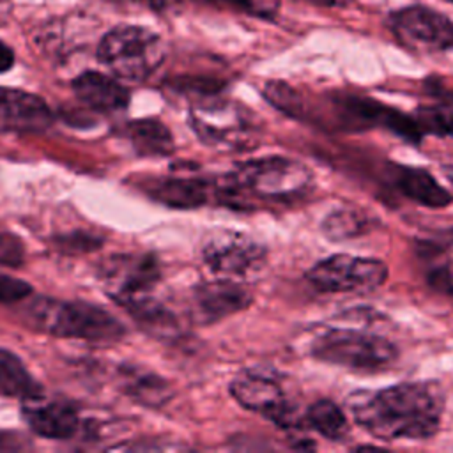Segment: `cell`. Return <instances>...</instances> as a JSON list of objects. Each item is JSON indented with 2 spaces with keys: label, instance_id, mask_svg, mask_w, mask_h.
I'll return each mask as SVG.
<instances>
[{
  "label": "cell",
  "instance_id": "6da1fadb",
  "mask_svg": "<svg viewBox=\"0 0 453 453\" xmlns=\"http://www.w3.org/2000/svg\"><path fill=\"white\" fill-rule=\"evenodd\" d=\"M361 428L377 439H428L441 425L442 396L425 382H402L379 391H356L347 398Z\"/></svg>",
  "mask_w": 453,
  "mask_h": 453
},
{
  "label": "cell",
  "instance_id": "7a4b0ae2",
  "mask_svg": "<svg viewBox=\"0 0 453 453\" xmlns=\"http://www.w3.org/2000/svg\"><path fill=\"white\" fill-rule=\"evenodd\" d=\"M27 322L35 329L62 338L85 342H119L126 329L106 310L81 303L37 297L25 308Z\"/></svg>",
  "mask_w": 453,
  "mask_h": 453
},
{
  "label": "cell",
  "instance_id": "3957f363",
  "mask_svg": "<svg viewBox=\"0 0 453 453\" xmlns=\"http://www.w3.org/2000/svg\"><path fill=\"white\" fill-rule=\"evenodd\" d=\"M311 182V172L299 161L269 156L244 161L226 175L228 193L262 200H292L301 196Z\"/></svg>",
  "mask_w": 453,
  "mask_h": 453
},
{
  "label": "cell",
  "instance_id": "277c9868",
  "mask_svg": "<svg viewBox=\"0 0 453 453\" xmlns=\"http://www.w3.org/2000/svg\"><path fill=\"white\" fill-rule=\"evenodd\" d=\"M97 58L115 76L142 81L163 62L165 46L161 37L145 27L120 25L104 34Z\"/></svg>",
  "mask_w": 453,
  "mask_h": 453
},
{
  "label": "cell",
  "instance_id": "5b68a950",
  "mask_svg": "<svg viewBox=\"0 0 453 453\" xmlns=\"http://www.w3.org/2000/svg\"><path fill=\"white\" fill-rule=\"evenodd\" d=\"M311 354L320 361L365 372L384 370L398 356L389 340L345 327H329L319 334L311 343Z\"/></svg>",
  "mask_w": 453,
  "mask_h": 453
},
{
  "label": "cell",
  "instance_id": "8992f818",
  "mask_svg": "<svg viewBox=\"0 0 453 453\" xmlns=\"http://www.w3.org/2000/svg\"><path fill=\"white\" fill-rule=\"evenodd\" d=\"M189 124L203 143L221 150L250 149L257 134L250 111L237 103L223 99L195 103L189 110Z\"/></svg>",
  "mask_w": 453,
  "mask_h": 453
},
{
  "label": "cell",
  "instance_id": "52a82bcc",
  "mask_svg": "<svg viewBox=\"0 0 453 453\" xmlns=\"http://www.w3.org/2000/svg\"><path fill=\"white\" fill-rule=\"evenodd\" d=\"M306 278L322 292H368L384 285L388 265L377 258L336 253L317 262Z\"/></svg>",
  "mask_w": 453,
  "mask_h": 453
},
{
  "label": "cell",
  "instance_id": "ba28073f",
  "mask_svg": "<svg viewBox=\"0 0 453 453\" xmlns=\"http://www.w3.org/2000/svg\"><path fill=\"white\" fill-rule=\"evenodd\" d=\"M202 255L212 273L228 280L248 278L260 271L265 260V248L246 234L219 228L205 237Z\"/></svg>",
  "mask_w": 453,
  "mask_h": 453
},
{
  "label": "cell",
  "instance_id": "9c48e42d",
  "mask_svg": "<svg viewBox=\"0 0 453 453\" xmlns=\"http://www.w3.org/2000/svg\"><path fill=\"white\" fill-rule=\"evenodd\" d=\"M389 27L400 44L412 51L453 48V21L426 5H407L389 16Z\"/></svg>",
  "mask_w": 453,
  "mask_h": 453
},
{
  "label": "cell",
  "instance_id": "30bf717a",
  "mask_svg": "<svg viewBox=\"0 0 453 453\" xmlns=\"http://www.w3.org/2000/svg\"><path fill=\"white\" fill-rule=\"evenodd\" d=\"M232 396L248 411L264 414L278 426H296V409L287 402L281 384L267 372L248 368L230 382Z\"/></svg>",
  "mask_w": 453,
  "mask_h": 453
},
{
  "label": "cell",
  "instance_id": "8fae6325",
  "mask_svg": "<svg viewBox=\"0 0 453 453\" xmlns=\"http://www.w3.org/2000/svg\"><path fill=\"white\" fill-rule=\"evenodd\" d=\"M101 274L113 299L122 304L149 294L159 280V265L149 255H117L103 264Z\"/></svg>",
  "mask_w": 453,
  "mask_h": 453
},
{
  "label": "cell",
  "instance_id": "7c38bea8",
  "mask_svg": "<svg viewBox=\"0 0 453 453\" xmlns=\"http://www.w3.org/2000/svg\"><path fill=\"white\" fill-rule=\"evenodd\" d=\"M53 115L42 97L19 88L0 87V131L35 133L51 126Z\"/></svg>",
  "mask_w": 453,
  "mask_h": 453
},
{
  "label": "cell",
  "instance_id": "4fadbf2b",
  "mask_svg": "<svg viewBox=\"0 0 453 453\" xmlns=\"http://www.w3.org/2000/svg\"><path fill=\"white\" fill-rule=\"evenodd\" d=\"M195 311L200 322L211 324L250 306L251 294L232 280L202 283L193 292Z\"/></svg>",
  "mask_w": 453,
  "mask_h": 453
},
{
  "label": "cell",
  "instance_id": "5bb4252c",
  "mask_svg": "<svg viewBox=\"0 0 453 453\" xmlns=\"http://www.w3.org/2000/svg\"><path fill=\"white\" fill-rule=\"evenodd\" d=\"M23 418L35 434L57 441L74 437L80 428L78 412L64 402H27L23 405Z\"/></svg>",
  "mask_w": 453,
  "mask_h": 453
},
{
  "label": "cell",
  "instance_id": "9a60e30c",
  "mask_svg": "<svg viewBox=\"0 0 453 453\" xmlns=\"http://www.w3.org/2000/svg\"><path fill=\"white\" fill-rule=\"evenodd\" d=\"M73 90L83 104L96 111H117L129 103V90L115 78L97 71H85L76 76Z\"/></svg>",
  "mask_w": 453,
  "mask_h": 453
},
{
  "label": "cell",
  "instance_id": "2e32d148",
  "mask_svg": "<svg viewBox=\"0 0 453 453\" xmlns=\"http://www.w3.org/2000/svg\"><path fill=\"white\" fill-rule=\"evenodd\" d=\"M119 379L124 393L147 407L159 409L173 395L168 380L140 366H120Z\"/></svg>",
  "mask_w": 453,
  "mask_h": 453
},
{
  "label": "cell",
  "instance_id": "e0dca14e",
  "mask_svg": "<svg viewBox=\"0 0 453 453\" xmlns=\"http://www.w3.org/2000/svg\"><path fill=\"white\" fill-rule=\"evenodd\" d=\"M396 188L402 191V195L425 207L441 209L453 202L451 193L442 188L428 170L423 168H400L396 173Z\"/></svg>",
  "mask_w": 453,
  "mask_h": 453
},
{
  "label": "cell",
  "instance_id": "ac0fdd59",
  "mask_svg": "<svg viewBox=\"0 0 453 453\" xmlns=\"http://www.w3.org/2000/svg\"><path fill=\"white\" fill-rule=\"evenodd\" d=\"M0 393L25 402L42 398V386L16 354L4 349H0Z\"/></svg>",
  "mask_w": 453,
  "mask_h": 453
},
{
  "label": "cell",
  "instance_id": "d6986e66",
  "mask_svg": "<svg viewBox=\"0 0 453 453\" xmlns=\"http://www.w3.org/2000/svg\"><path fill=\"white\" fill-rule=\"evenodd\" d=\"M129 315L143 327L149 334L157 338L175 336L179 333V322L170 310L152 299L149 294L122 303Z\"/></svg>",
  "mask_w": 453,
  "mask_h": 453
},
{
  "label": "cell",
  "instance_id": "ffe728a7",
  "mask_svg": "<svg viewBox=\"0 0 453 453\" xmlns=\"http://www.w3.org/2000/svg\"><path fill=\"white\" fill-rule=\"evenodd\" d=\"M149 193L156 200L179 209L198 207L207 202L205 184L193 179H159L150 182Z\"/></svg>",
  "mask_w": 453,
  "mask_h": 453
},
{
  "label": "cell",
  "instance_id": "44dd1931",
  "mask_svg": "<svg viewBox=\"0 0 453 453\" xmlns=\"http://www.w3.org/2000/svg\"><path fill=\"white\" fill-rule=\"evenodd\" d=\"M126 134L142 156H168L173 152V138L165 124L154 119L133 120L126 126Z\"/></svg>",
  "mask_w": 453,
  "mask_h": 453
},
{
  "label": "cell",
  "instance_id": "7402d4cb",
  "mask_svg": "<svg viewBox=\"0 0 453 453\" xmlns=\"http://www.w3.org/2000/svg\"><path fill=\"white\" fill-rule=\"evenodd\" d=\"M306 421L313 430L331 441H340L349 432L345 412L331 400H317L306 411Z\"/></svg>",
  "mask_w": 453,
  "mask_h": 453
},
{
  "label": "cell",
  "instance_id": "603a6c76",
  "mask_svg": "<svg viewBox=\"0 0 453 453\" xmlns=\"http://www.w3.org/2000/svg\"><path fill=\"white\" fill-rule=\"evenodd\" d=\"M366 228H368V218L354 209H338L331 212L322 223V230L331 241L357 237Z\"/></svg>",
  "mask_w": 453,
  "mask_h": 453
},
{
  "label": "cell",
  "instance_id": "cb8c5ba5",
  "mask_svg": "<svg viewBox=\"0 0 453 453\" xmlns=\"http://www.w3.org/2000/svg\"><path fill=\"white\" fill-rule=\"evenodd\" d=\"M414 120L421 133L453 136V110L446 106H421L416 110Z\"/></svg>",
  "mask_w": 453,
  "mask_h": 453
},
{
  "label": "cell",
  "instance_id": "d4e9b609",
  "mask_svg": "<svg viewBox=\"0 0 453 453\" xmlns=\"http://www.w3.org/2000/svg\"><path fill=\"white\" fill-rule=\"evenodd\" d=\"M264 96L271 104H274L278 110L285 111L287 115L301 117L303 101L290 85L283 81H267L264 87Z\"/></svg>",
  "mask_w": 453,
  "mask_h": 453
},
{
  "label": "cell",
  "instance_id": "484cf974",
  "mask_svg": "<svg viewBox=\"0 0 453 453\" xmlns=\"http://www.w3.org/2000/svg\"><path fill=\"white\" fill-rule=\"evenodd\" d=\"M32 292V287L18 278L0 274V303H16L25 299Z\"/></svg>",
  "mask_w": 453,
  "mask_h": 453
},
{
  "label": "cell",
  "instance_id": "4316f807",
  "mask_svg": "<svg viewBox=\"0 0 453 453\" xmlns=\"http://www.w3.org/2000/svg\"><path fill=\"white\" fill-rule=\"evenodd\" d=\"M232 2L242 7L246 12L262 19H274L281 4V0H232Z\"/></svg>",
  "mask_w": 453,
  "mask_h": 453
},
{
  "label": "cell",
  "instance_id": "83f0119b",
  "mask_svg": "<svg viewBox=\"0 0 453 453\" xmlns=\"http://www.w3.org/2000/svg\"><path fill=\"white\" fill-rule=\"evenodd\" d=\"M21 258V246L16 239H11L7 234H0V262L2 264H18Z\"/></svg>",
  "mask_w": 453,
  "mask_h": 453
},
{
  "label": "cell",
  "instance_id": "f1b7e54d",
  "mask_svg": "<svg viewBox=\"0 0 453 453\" xmlns=\"http://www.w3.org/2000/svg\"><path fill=\"white\" fill-rule=\"evenodd\" d=\"M14 64V51L0 41V73H5L12 67Z\"/></svg>",
  "mask_w": 453,
  "mask_h": 453
},
{
  "label": "cell",
  "instance_id": "f546056e",
  "mask_svg": "<svg viewBox=\"0 0 453 453\" xmlns=\"http://www.w3.org/2000/svg\"><path fill=\"white\" fill-rule=\"evenodd\" d=\"M117 4H134V5H142L147 7L150 11H163L165 9V0H111Z\"/></svg>",
  "mask_w": 453,
  "mask_h": 453
},
{
  "label": "cell",
  "instance_id": "4dcf8cb0",
  "mask_svg": "<svg viewBox=\"0 0 453 453\" xmlns=\"http://www.w3.org/2000/svg\"><path fill=\"white\" fill-rule=\"evenodd\" d=\"M428 87H432L437 94H442V96H449V97H453V81H451V83H448L446 80L437 78V80L428 81Z\"/></svg>",
  "mask_w": 453,
  "mask_h": 453
},
{
  "label": "cell",
  "instance_id": "1f68e13d",
  "mask_svg": "<svg viewBox=\"0 0 453 453\" xmlns=\"http://www.w3.org/2000/svg\"><path fill=\"white\" fill-rule=\"evenodd\" d=\"M320 7H349L354 0H306Z\"/></svg>",
  "mask_w": 453,
  "mask_h": 453
},
{
  "label": "cell",
  "instance_id": "d6a6232c",
  "mask_svg": "<svg viewBox=\"0 0 453 453\" xmlns=\"http://www.w3.org/2000/svg\"><path fill=\"white\" fill-rule=\"evenodd\" d=\"M446 2H449V4H453V0H446Z\"/></svg>",
  "mask_w": 453,
  "mask_h": 453
}]
</instances>
